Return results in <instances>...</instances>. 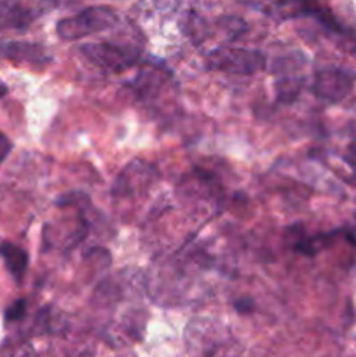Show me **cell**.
<instances>
[{
  "label": "cell",
  "mask_w": 356,
  "mask_h": 357,
  "mask_svg": "<svg viewBox=\"0 0 356 357\" xmlns=\"http://www.w3.org/2000/svg\"><path fill=\"white\" fill-rule=\"evenodd\" d=\"M79 52L94 68L107 73H119L136 65L142 54V45L131 40L89 42L80 45Z\"/></svg>",
  "instance_id": "obj_1"
},
{
  "label": "cell",
  "mask_w": 356,
  "mask_h": 357,
  "mask_svg": "<svg viewBox=\"0 0 356 357\" xmlns=\"http://www.w3.org/2000/svg\"><path fill=\"white\" fill-rule=\"evenodd\" d=\"M119 21L117 13L107 6H94L73 14V16L63 17L58 21L56 33L61 40H79L89 35L100 33L115 26Z\"/></svg>",
  "instance_id": "obj_2"
},
{
  "label": "cell",
  "mask_w": 356,
  "mask_h": 357,
  "mask_svg": "<svg viewBox=\"0 0 356 357\" xmlns=\"http://www.w3.org/2000/svg\"><path fill=\"white\" fill-rule=\"evenodd\" d=\"M265 54L241 47H218L206 56V65L212 70L229 75H255L265 68Z\"/></svg>",
  "instance_id": "obj_3"
},
{
  "label": "cell",
  "mask_w": 356,
  "mask_h": 357,
  "mask_svg": "<svg viewBox=\"0 0 356 357\" xmlns=\"http://www.w3.org/2000/svg\"><path fill=\"white\" fill-rule=\"evenodd\" d=\"M154 178H156L154 166L142 162V160H133L117 176L114 187H112V195L126 199L131 197V195L142 194L152 185Z\"/></svg>",
  "instance_id": "obj_4"
},
{
  "label": "cell",
  "mask_w": 356,
  "mask_h": 357,
  "mask_svg": "<svg viewBox=\"0 0 356 357\" xmlns=\"http://www.w3.org/2000/svg\"><path fill=\"white\" fill-rule=\"evenodd\" d=\"M297 56H283L274 63V89L279 103H293L302 89V77L297 73Z\"/></svg>",
  "instance_id": "obj_5"
},
{
  "label": "cell",
  "mask_w": 356,
  "mask_h": 357,
  "mask_svg": "<svg viewBox=\"0 0 356 357\" xmlns=\"http://www.w3.org/2000/svg\"><path fill=\"white\" fill-rule=\"evenodd\" d=\"M0 56L16 65L44 66L52 61V56L49 54L47 49L37 42H0Z\"/></svg>",
  "instance_id": "obj_6"
},
{
  "label": "cell",
  "mask_w": 356,
  "mask_h": 357,
  "mask_svg": "<svg viewBox=\"0 0 356 357\" xmlns=\"http://www.w3.org/2000/svg\"><path fill=\"white\" fill-rule=\"evenodd\" d=\"M353 79L348 72L341 68L318 70L314 77V93L328 101H339L349 93Z\"/></svg>",
  "instance_id": "obj_7"
},
{
  "label": "cell",
  "mask_w": 356,
  "mask_h": 357,
  "mask_svg": "<svg viewBox=\"0 0 356 357\" xmlns=\"http://www.w3.org/2000/svg\"><path fill=\"white\" fill-rule=\"evenodd\" d=\"M37 17V10L24 7L20 0H0V30L27 28Z\"/></svg>",
  "instance_id": "obj_8"
},
{
  "label": "cell",
  "mask_w": 356,
  "mask_h": 357,
  "mask_svg": "<svg viewBox=\"0 0 356 357\" xmlns=\"http://www.w3.org/2000/svg\"><path fill=\"white\" fill-rule=\"evenodd\" d=\"M0 257H2L3 264H6L9 274L14 278V281H23V275L28 268L27 251L13 243H2L0 244Z\"/></svg>",
  "instance_id": "obj_9"
},
{
  "label": "cell",
  "mask_w": 356,
  "mask_h": 357,
  "mask_svg": "<svg viewBox=\"0 0 356 357\" xmlns=\"http://www.w3.org/2000/svg\"><path fill=\"white\" fill-rule=\"evenodd\" d=\"M27 312V302L24 300H16L9 309L6 310V321L13 323V321H20Z\"/></svg>",
  "instance_id": "obj_10"
},
{
  "label": "cell",
  "mask_w": 356,
  "mask_h": 357,
  "mask_svg": "<svg viewBox=\"0 0 356 357\" xmlns=\"http://www.w3.org/2000/svg\"><path fill=\"white\" fill-rule=\"evenodd\" d=\"M232 305L239 314H250V312H253V309H255L253 300H250V298H237Z\"/></svg>",
  "instance_id": "obj_11"
},
{
  "label": "cell",
  "mask_w": 356,
  "mask_h": 357,
  "mask_svg": "<svg viewBox=\"0 0 356 357\" xmlns=\"http://www.w3.org/2000/svg\"><path fill=\"white\" fill-rule=\"evenodd\" d=\"M10 142H9V138H7L6 135H3V132H0V162H2L3 159H6L7 155H9V152H10Z\"/></svg>",
  "instance_id": "obj_12"
},
{
  "label": "cell",
  "mask_w": 356,
  "mask_h": 357,
  "mask_svg": "<svg viewBox=\"0 0 356 357\" xmlns=\"http://www.w3.org/2000/svg\"><path fill=\"white\" fill-rule=\"evenodd\" d=\"M6 91H7V87H6V86H3V84H2V82H0V98H2V96H3V94H6Z\"/></svg>",
  "instance_id": "obj_13"
}]
</instances>
